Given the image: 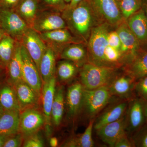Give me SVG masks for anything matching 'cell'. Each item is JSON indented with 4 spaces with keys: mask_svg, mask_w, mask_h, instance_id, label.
I'll return each instance as SVG.
<instances>
[{
    "mask_svg": "<svg viewBox=\"0 0 147 147\" xmlns=\"http://www.w3.org/2000/svg\"><path fill=\"white\" fill-rule=\"evenodd\" d=\"M61 15L72 33L81 40L86 41L94 21L91 9L88 3L83 1L74 8L66 7Z\"/></svg>",
    "mask_w": 147,
    "mask_h": 147,
    "instance_id": "obj_1",
    "label": "cell"
},
{
    "mask_svg": "<svg viewBox=\"0 0 147 147\" xmlns=\"http://www.w3.org/2000/svg\"><path fill=\"white\" fill-rule=\"evenodd\" d=\"M80 71L81 83L86 89L93 90L108 87L118 75L117 68L84 64Z\"/></svg>",
    "mask_w": 147,
    "mask_h": 147,
    "instance_id": "obj_2",
    "label": "cell"
},
{
    "mask_svg": "<svg viewBox=\"0 0 147 147\" xmlns=\"http://www.w3.org/2000/svg\"><path fill=\"white\" fill-rule=\"evenodd\" d=\"M108 87L93 90L84 88L82 108L89 121L95 119L107 106L113 97Z\"/></svg>",
    "mask_w": 147,
    "mask_h": 147,
    "instance_id": "obj_3",
    "label": "cell"
},
{
    "mask_svg": "<svg viewBox=\"0 0 147 147\" xmlns=\"http://www.w3.org/2000/svg\"><path fill=\"white\" fill-rule=\"evenodd\" d=\"M108 26L103 24L92 30L88 43V62L99 66H105L104 53L108 45Z\"/></svg>",
    "mask_w": 147,
    "mask_h": 147,
    "instance_id": "obj_4",
    "label": "cell"
},
{
    "mask_svg": "<svg viewBox=\"0 0 147 147\" xmlns=\"http://www.w3.org/2000/svg\"><path fill=\"white\" fill-rule=\"evenodd\" d=\"M0 26L5 34L17 41L30 27L14 9L0 8Z\"/></svg>",
    "mask_w": 147,
    "mask_h": 147,
    "instance_id": "obj_5",
    "label": "cell"
},
{
    "mask_svg": "<svg viewBox=\"0 0 147 147\" xmlns=\"http://www.w3.org/2000/svg\"><path fill=\"white\" fill-rule=\"evenodd\" d=\"M129 101L117 97L115 100L113 96L110 102L95 119L93 129L97 130L107 124L121 118L126 114Z\"/></svg>",
    "mask_w": 147,
    "mask_h": 147,
    "instance_id": "obj_6",
    "label": "cell"
},
{
    "mask_svg": "<svg viewBox=\"0 0 147 147\" xmlns=\"http://www.w3.org/2000/svg\"><path fill=\"white\" fill-rule=\"evenodd\" d=\"M45 123L44 114L35 107L20 111L19 132L25 139L35 134Z\"/></svg>",
    "mask_w": 147,
    "mask_h": 147,
    "instance_id": "obj_7",
    "label": "cell"
},
{
    "mask_svg": "<svg viewBox=\"0 0 147 147\" xmlns=\"http://www.w3.org/2000/svg\"><path fill=\"white\" fill-rule=\"evenodd\" d=\"M145 103L137 96L129 101L126 113V131L130 138L146 123Z\"/></svg>",
    "mask_w": 147,
    "mask_h": 147,
    "instance_id": "obj_8",
    "label": "cell"
},
{
    "mask_svg": "<svg viewBox=\"0 0 147 147\" xmlns=\"http://www.w3.org/2000/svg\"><path fill=\"white\" fill-rule=\"evenodd\" d=\"M21 54L23 80L34 91L37 95L40 98L41 96L42 83L39 71L34 62L22 44Z\"/></svg>",
    "mask_w": 147,
    "mask_h": 147,
    "instance_id": "obj_9",
    "label": "cell"
},
{
    "mask_svg": "<svg viewBox=\"0 0 147 147\" xmlns=\"http://www.w3.org/2000/svg\"><path fill=\"white\" fill-rule=\"evenodd\" d=\"M60 12L54 10L38 12L32 28L38 33L66 28L65 21Z\"/></svg>",
    "mask_w": 147,
    "mask_h": 147,
    "instance_id": "obj_10",
    "label": "cell"
},
{
    "mask_svg": "<svg viewBox=\"0 0 147 147\" xmlns=\"http://www.w3.org/2000/svg\"><path fill=\"white\" fill-rule=\"evenodd\" d=\"M20 42L27 50L38 70L40 60L47 47L39 34L29 28L21 37Z\"/></svg>",
    "mask_w": 147,
    "mask_h": 147,
    "instance_id": "obj_11",
    "label": "cell"
},
{
    "mask_svg": "<svg viewBox=\"0 0 147 147\" xmlns=\"http://www.w3.org/2000/svg\"><path fill=\"white\" fill-rule=\"evenodd\" d=\"M117 32L120 39L121 52L125 60V64L135 57L143 48L127 24H121Z\"/></svg>",
    "mask_w": 147,
    "mask_h": 147,
    "instance_id": "obj_12",
    "label": "cell"
},
{
    "mask_svg": "<svg viewBox=\"0 0 147 147\" xmlns=\"http://www.w3.org/2000/svg\"><path fill=\"white\" fill-rule=\"evenodd\" d=\"M39 34L46 45L55 52L57 57L59 56L66 46L76 43V40H78L73 37L66 28Z\"/></svg>",
    "mask_w": 147,
    "mask_h": 147,
    "instance_id": "obj_13",
    "label": "cell"
},
{
    "mask_svg": "<svg viewBox=\"0 0 147 147\" xmlns=\"http://www.w3.org/2000/svg\"><path fill=\"white\" fill-rule=\"evenodd\" d=\"M136 82L125 72L124 74H118L108 88L113 96L130 100L136 97L134 91Z\"/></svg>",
    "mask_w": 147,
    "mask_h": 147,
    "instance_id": "obj_14",
    "label": "cell"
},
{
    "mask_svg": "<svg viewBox=\"0 0 147 147\" xmlns=\"http://www.w3.org/2000/svg\"><path fill=\"white\" fill-rule=\"evenodd\" d=\"M126 129L125 114L121 118L107 124L96 131L98 137L103 143L110 147H114L117 139L126 133Z\"/></svg>",
    "mask_w": 147,
    "mask_h": 147,
    "instance_id": "obj_15",
    "label": "cell"
},
{
    "mask_svg": "<svg viewBox=\"0 0 147 147\" xmlns=\"http://www.w3.org/2000/svg\"><path fill=\"white\" fill-rule=\"evenodd\" d=\"M84 88L81 83H74L69 86L66 96L67 114L71 118H75L81 111Z\"/></svg>",
    "mask_w": 147,
    "mask_h": 147,
    "instance_id": "obj_16",
    "label": "cell"
},
{
    "mask_svg": "<svg viewBox=\"0 0 147 147\" xmlns=\"http://www.w3.org/2000/svg\"><path fill=\"white\" fill-rule=\"evenodd\" d=\"M127 20V26L142 48L147 46V19L144 11L141 8Z\"/></svg>",
    "mask_w": 147,
    "mask_h": 147,
    "instance_id": "obj_17",
    "label": "cell"
},
{
    "mask_svg": "<svg viewBox=\"0 0 147 147\" xmlns=\"http://www.w3.org/2000/svg\"><path fill=\"white\" fill-rule=\"evenodd\" d=\"M20 111L27 108L35 107L40 97L24 80L13 85Z\"/></svg>",
    "mask_w": 147,
    "mask_h": 147,
    "instance_id": "obj_18",
    "label": "cell"
},
{
    "mask_svg": "<svg viewBox=\"0 0 147 147\" xmlns=\"http://www.w3.org/2000/svg\"><path fill=\"white\" fill-rule=\"evenodd\" d=\"M95 7L102 18L111 24L120 23L122 18L116 0H94Z\"/></svg>",
    "mask_w": 147,
    "mask_h": 147,
    "instance_id": "obj_19",
    "label": "cell"
},
{
    "mask_svg": "<svg viewBox=\"0 0 147 147\" xmlns=\"http://www.w3.org/2000/svg\"><path fill=\"white\" fill-rule=\"evenodd\" d=\"M125 73L136 81L147 75V47L141 51L124 66Z\"/></svg>",
    "mask_w": 147,
    "mask_h": 147,
    "instance_id": "obj_20",
    "label": "cell"
},
{
    "mask_svg": "<svg viewBox=\"0 0 147 147\" xmlns=\"http://www.w3.org/2000/svg\"><path fill=\"white\" fill-rule=\"evenodd\" d=\"M20 111L5 110L0 117V134L12 136L19 132Z\"/></svg>",
    "mask_w": 147,
    "mask_h": 147,
    "instance_id": "obj_21",
    "label": "cell"
},
{
    "mask_svg": "<svg viewBox=\"0 0 147 147\" xmlns=\"http://www.w3.org/2000/svg\"><path fill=\"white\" fill-rule=\"evenodd\" d=\"M56 85L55 76L42 85L41 96H42L43 113L45 118V123L49 126L52 119L51 111L56 91Z\"/></svg>",
    "mask_w": 147,
    "mask_h": 147,
    "instance_id": "obj_22",
    "label": "cell"
},
{
    "mask_svg": "<svg viewBox=\"0 0 147 147\" xmlns=\"http://www.w3.org/2000/svg\"><path fill=\"white\" fill-rule=\"evenodd\" d=\"M57 57L55 52L47 47L40 60L38 69L42 85L55 76Z\"/></svg>",
    "mask_w": 147,
    "mask_h": 147,
    "instance_id": "obj_23",
    "label": "cell"
},
{
    "mask_svg": "<svg viewBox=\"0 0 147 147\" xmlns=\"http://www.w3.org/2000/svg\"><path fill=\"white\" fill-rule=\"evenodd\" d=\"M76 43L66 46L59 57L61 59L72 62L78 67H81L88 62V53L82 45Z\"/></svg>",
    "mask_w": 147,
    "mask_h": 147,
    "instance_id": "obj_24",
    "label": "cell"
},
{
    "mask_svg": "<svg viewBox=\"0 0 147 147\" xmlns=\"http://www.w3.org/2000/svg\"><path fill=\"white\" fill-rule=\"evenodd\" d=\"M21 46V42L17 40L13 56L6 68L7 69L9 81L13 85L23 80Z\"/></svg>",
    "mask_w": 147,
    "mask_h": 147,
    "instance_id": "obj_25",
    "label": "cell"
},
{
    "mask_svg": "<svg viewBox=\"0 0 147 147\" xmlns=\"http://www.w3.org/2000/svg\"><path fill=\"white\" fill-rule=\"evenodd\" d=\"M14 10L32 28L39 12L38 0H21Z\"/></svg>",
    "mask_w": 147,
    "mask_h": 147,
    "instance_id": "obj_26",
    "label": "cell"
},
{
    "mask_svg": "<svg viewBox=\"0 0 147 147\" xmlns=\"http://www.w3.org/2000/svg\"><path fill=\"white\" fill-rule=\"evenodd\" d=\"M64 106V88L63 86H59L56 87L51 111V119L56 126H59L62 120Z\"/></svg>",
    "mask_w": 147,
    "mask_h": 147,
    "instance_id": "obj_27",
    "label": "cell"
},
{
    "mask_svg": "<svg viewBox=\"0 0 147 147\" xmlns=\"http://www.w3.org/2000/svg\"><path fill=\"white\" fill-rule=\"evenodd\" d=\"M16 41L5 33L0 41V66L2 68H6L11 59L16 47Z\"/></svg>",
    "mask_w": 147,
    "mask_h": 147,
    "instance_id": "obj_28",
    "label": "cell"
},
{
    "mask_svg": "<svg viewBox=\"0 0 147 147\" xmlns=\"http://www.w3.org/2000/svg\"><path fill=\"white\" fill-rule=\"evenodd\" d=\"M0 104L4 110L20 111L14 88L9 86H5L0 90Z\"/></svg>",
    "mask_w": 147,
    "mask_h": 147,
    "instance_id": "obj_29",
    "label": "cell"
},
{
    "mask_svg": "<svg viewBox=\"0 0 147 147\" xmlns=\"http://www.w3.org/2000/svg\"><path fill=\"white\" fill-rule=\"evenodd\" d=\"M78 67L70 61H61L57 68L58 77L62 82H68L71 80L77 73Z\"/></svg>",
    "mask_w": 147,
    "mask_h": 147,
    "instance_id": "obj_30",
    "label": "cell"
},
{
    "mask_svg": "<svg viewBox=\"0 0 147 147\" xmlns=\"http://www.w3.org/2000/svg\"><path fill=\"white\" fill-rule=\"evenodd\" d=\"M119 6L123 17L127 19L142 8V2L141 0H121Z\"/></svg>",
    "mask_w": 147,
    "mask_h": 147,
    "instance_id": "obj_31",
    "label": "cell"
},
{
    "mask_svg": "<svg viewBox=\"0 0 147 147\" xmlns=\"http://www.w3.org/2000/svg\"><path fill=\"white\" fill-rule=\"evenodd\" d=\"M95 119L89 121L88 125L86 130L77 138V147H93L94 146V142L92 137V133L93 129Z\"/></svg>",
    "mask_w": 147,
    "mask_h": 147,
    "instance_id": "obj_32",
    "label": "cell"
},
{
    "mask_svg": "<svg viewBox=\"0 0 147 147\" xmlns=\"http://www.w3.org/2000/svg\"><path fill=\"white\" fill-rule=\"evenodd\" d=\"M134 147H147V123L131 137Z\"/></svg>",
    "mask_w": 147,
    "mask_h": 147,
    "instance_id": "obj_33",
    "label": "cell"
},
{
    "mask_svg": "<svg viewBox=\"0 0 147 147\" xmlns=\"http://www.w3.org/2000/svg\"><path fill=\"white\" fill-rule=\"evenodd\" d=\"M134 91L137 97L147 102V75L136 81Z\"/></svg>",
    "mask_w": 147,
    "mask_h": 147,
    "instance_id": "obj_34",
    "label": "cell"
},
{
    "mask_svg": "<svg viewBox=\"0 0 147 147\" xmlns=\"http://www.w3.org/2000/svg\"><path fill=\"white\" fill-rule=\"evenodd\" d=\"M45 5L51 10L62 12L66 7L64 0H42Z\"/></svg>",
    "mask_w": 147,
    "mask_h": 147,
    "instance_id": "obj_35",
    "label": "cell"
},
{
    "mask_svg": "<svg viewBox=\"0 0 147 147\" xmlns=\"http://www.w3.org/2000/svg\"><path fill=\"white\" fill-rule=\"evenodd\" d=\"M23 146L25 147H43V142L42 139L36 134L27 137L25 139Z\"/></svg>",
    "mask_w": 147,
    "mask_h": 147,
    "instance_id": "obj_36",
    "label": "cell"
},
{
    "mask_svg": "<svg viewBox=\"0 0 147 147\" xmlns=\"http://www.w3.org/2000/svg\"><path fill=\"white\" fill-rule=\"evenodd\" d=\"M107 40L108 45L121 51V40L117 31L108 32Z\"/></svg>",
    "mask_w": 147,
    "mask_h": 147,
    "instance_id": "obj_37",
    "label": "cell"
},
{
    "mask_svg": "<svg viewBox=\"0 0 147 147\" xmlns=\"http://www.w3.org/2000/svg\"><path fill=\"white\" fill-rule=\"evenodd\" d=\"M23 137L21 133H18L11 136L5 142L4 147H18L22 145Z\"/></svg>",
    "mask_w": 147,
    "mask_h": 147,
    "instance_id": "obj_38",
    "label": "cell"
},
{
    "mask_svg": "<svg viewBox=\"0 0 147 147\" xmlns=\"http://www.w3.org/2000/svg\"><path fill=\"white\" fill-rule=\"evenodd\" d=\"M134 147L131 138L127 133L122 135L117 140L114 147Z\"/></svg>",
    "mask_w": 147,
    "mask_h": 147,
    "instance_id": "obj_39",
    "label": "cell"
},
{
    "mask_svg": "<svg viewBox=\"0 0 147 147\" xmlns=\"http://www.w3.org/2000/svg\"><path fill=\"white\" fill-rule=\"evenodd\" d=\"M21 0H0V8L14 9Z\"/></svg>",
    "mask_w": 147,
    "mask_h": 147,
    "instance_id": "obj_40",
    "label": "cell"
},
{
    "mask_svg": "<svg viewBox=\"0 0 147 147\" xmlns=\"http://www.w3.org/2000/svg\"><path fill=\"white\" fill-rule=\"evenodd\" d=\"M10 136L5 134H0V147H3L5 142Z\"/></svg>",
    "mask_w": 147,
    "mask_h": 147,
    "instance_id": "obj_41",
    "label": "cell"
},
{
    "mask_svg": "<svg viewBox=\"0 0 147 147\" xmlns=\"http://www.w3.org/2000/svg\"><path fill=\"white\" fill-rule=\"evenodd\" d=\"M83 1L84 0H71V1L69 3V5L66 7L68 8H74Z\"/></svg>",
    "mask_w": 147,
    "mask_h": 147,
    "instance_id": "obj_42",
    "label": "cell"
},
{
    "mask_svg": "<svg viewBox=\"0 0 147 147\" xmlns=\"http://www.w3.org/2000/svg\"><path fill=\"white\" fill-rule=\"evenodd\" d=\"M58 139L56 137H53L50 140V145L51 147H56L58 146Z\"/></svg>",
    "mask_w": 147,
    "mask_h": 147,
    "instance_id": "obj_43",
    "label": "cell"
},
{
    "mask_svg": "<svg viewBox=\"0 0 147 147\" xmlns=\"http://www.w3.org/2000/svg\"><path fill=\"white\" fill-rule=\"evenodd\" d=\"M144 113L146 122L147 123V102H145L144 105Z\"/></svg>",
    "mask_w": 147,
    "mask_h": 147,
    "instance_id": "obj_44",
    "label": "cell"
},
{
    "mask_svg": "<svg viewBox=\"0 0 147 147\" xmlns=\"http://www.w3.org/2000/svg\"><path fill=\"white\" fill-rule=\"evenodd\" d=\"M5 34V32H4L2 29L0 28V41L1 40L2 38H3Z\"/></svg>",
    "mask_w": 147,
    "mask_h": 147,
    "instance_id": "obj_45",
    "label": "cell"
},
{
    "mask_svg": "<svg viewBox=\"0 0 147 147\" xmlns=\"http://www.w3.org/2000/svg\"><path fill=\"white\" fill-rule=\"evenodd\" d=\"M4 111L5 110H4L2 106V105L0 104V117H1L2 115H3Z\"/></svg>",
    "mask_w": 147,
    "mask_h": 147,
    "instance_id": "obj_46",
    "label": "cell"
},
{
    "mask_svg": "<svg viewBox=\"0 0 147 147\" xmlns=\"http://www.w3.org/2000/svg\"><path fill=\"white\" fill-rule=\"evenodd\" d=\"M64 1L66 3H70V2L71 1V0H64Z\"/></svg>",
    "mask_w": 147,
    "mask_h": 147,
    "instance_id": "obj_47",
    "label": "cell"
},
{
    "mask_svg": "<svg viewBox=\"0 0 147 147\" xmlns=\"http://www.w3.org/2000/svg\"><path fill=\"white\" fill-rule=\"evenodd\" d=\"M116 1H121V0H116Z\"/></svg>",
    "mask_w": 147,
    "mask_h": 147,
    "instance_id": "obj_48",
    "label": "cell"
},
{
    "mask_svg": "<svg viewBox=\"0 0 147 147\" xmlns=\"http://www.w3.org/2000/svg\"><path fill=\"white\" fill-rule=\"evenodd\" d=\"M0 74H1V70H0Z\"/></svg>",
    "mask_w": 147,
    "mask_h": 147,
    "instance_id": "obj_49",
    "label": "cell"
},
{
    "mask_svg": "<svg viewBox=\"0 0 147 147\" xmlns=\"http://www.w3.org/2000/svg\"><path fill=\"white\" fill-rule=\"evenodd\" d=\"M0 28H1V26H0Z\"/></svg>",
    "mask_w": 147,
    "mask_h": 147,
    "instance_id": "obj_50",
    "label": "cell"
}]
</instances>
